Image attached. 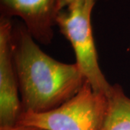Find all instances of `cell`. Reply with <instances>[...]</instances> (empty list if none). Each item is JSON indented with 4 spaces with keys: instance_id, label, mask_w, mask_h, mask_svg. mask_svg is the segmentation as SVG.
<instances>
[{
    "instance_id": "1",
    "label": "cell",
    "mask_w": 130,
    "mask_h": 130,
    "mask_svg": "<svg viewBox=\"0 0 130 130\" xmlns=\"http://www.w3.org/2000/svg\"><path fill=\"white\" fill-rule=\"evenodd\" d=\"M12 43L22 113L50 111L83 87L85 79L78 65L57 61L42 51L23 22L13 21Z\"/></svg>"
},
{
    "instance_id": "2",
    "label": "cell",
    "mask_w": 130,
    "mask_h": 130,
    "mask_svg": "<svg viewBox=\"0 0 130 130\" xmlns=\"http://www.w3.org/2000/svg\"><path fill=\"white\" fill-rule=\"evenodd\" d=\"M97 0H84L62 9L56 18L59 32L70 42L76 64L95 92L108 95L112 85L108 82L98 63L93 37L91 14Z\"/></svg>"
},
{
    "instance_id": "3",
    "label": "cell",
    "mask_w": 130,
    "mask_h": 130,
    "mask_svg": "<svg viewBox=\"0 0 130 130\" xmlns=\"http://www.w3.org/2000/svg\"><path fill=\"white\" fill-rule=\"evenodd\" d=\"M106 95L95 92L87 80L74 97L45 113H22L18 123L44 130H99L106 111Z\"/></svg>"
},
{
    "instance_id": "4",
    "label": "cell",
    "mask_w": 130,
    "mask_h": 130,
    "mask_svg": "<svg viewBox=\"0 0 130 130\" xmlns=\"http://www.w3.org/2000/svg\"><path fill=\"white\" fill-rule=\"evenodd\" d=\"M61 11L60 0H0V17L22 20L34 40L50 44Z\"/></svg>"
},
{
    "instance_id": "5",
    "label": "cell",
    "mask_w": 130,
    "mask_h": 130,
    "mask_svg": "<svg viewBox=\"0 0 130 130\" xmlns=\"http://www.w3.org/2000/svg\"><path fill=\"white\" fill-rule=\"evenodd\" d=\"M12 19L0 17V127L17 124L22 113L12 54Z\"/></svg>"
},
{
    "instance_id": "6",
    "label": "cell",
    "mask_w": 130,
    "mask_h": 130,
    "mask_svg": "<svg viewBox=\"0 0 130 130\" xmlns=\"http://www.w3.org/2000/svg\"><path fill=\"white\" fill-rule=\"evenodd\" d=\"M107 108L99 130H130V98L121 85H112Z\"/></svg>"
},
{
    "instance_id": "7",
    "label": "cell",
    "mask_w": 130,
    "mask_h": 130,
    "mask_svg": "<svg viewBox=\"0 0 130 130\" xmlns=\"http://www.w3.org/2000/svg\"><path fill=\"white\" fill-rule=\"evenodd\" d=\"M0 130H44L35 126L23 125V124H15L11 126H5V127H0Z\"/></svg>"
},
{
    "instance_id": "8",
    "label": "cell",
    "mask_w": 130,
    "mask_h": 130,
    "mask_svg": "<svg viewBox=\"0 0 130 130\" xmlns=\"http://www.w3.org/2000/svg\"><path fill=\"white\" fill-rule=\"evenodd\" d=\"M82 1H84V0H60V9L62 10V9H66L72 5L78 3ZM97 1H99V0H97ZM105 1H107V0H105Z\"/></svg>"
}]
</instances>
